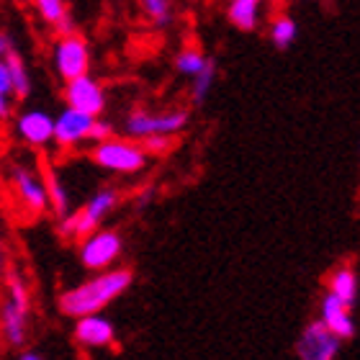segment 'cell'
<instances>
[{"label": "cell", "instance_id": "5", "mask_svg": "<svg viewBox=\"0 0 360 360\" xmlns=\"http://www.w3.org/2000/svg\"><path fill=\"white\" fill-rule=\"evenodd\" d=\"M52 68L62 80H70V77H77V75H83V72H90L88 39L80 37V34H75V31L60 34L57 41H54V46H52Z\"/></svg>", "mask_w": 360, "mask_h": 360}, {"label": "cell", "instance_id": "7", "mask_svg": "<svg viewBox=\"0 0 360 360\" xmlns=\"http://www.w3.org/2000/svg\"><path fill=\"white\" fill-rule=\"evenodd\" d=\"M188 127V111L175 108L167 113H147V111H131L124 121V131L129 139H144L152 134H180Z\"/></svg>", "mask_w": 360, "mask_h": 360}, {"label": "cell", "instance_id": "16", "mask_svg": "<svg viewBox=\"0 0 360 360\" xmlns=\"http://www.w3.org/2000/svg\"><path fill=\"white\" fill-rule=\"evenodd\" d=\"M263 3L265 0H229L226 18L234 29L255 31L260 23V13H263Z\"/></svg>", "mask_w": 360, "mask_h": 360}, {"label": "cell", "instance_id": "28", "mask_svg": "<svg viewBox=\"0 0 360 360\" xmlns=\"http://www.w3.org/2000/svg\"><path fill=\"white\" fill-rule=\"evenodd\" d=\"M18 358H21V360H44L46 355H41L39 350H23V353L18 355Z\"/></svg>", "mask_w": 360, "mask_h": 360}, {"label": "cell", "instance_id": "19", "mask_svg": "<svg viewBox=\"0 0 360 360\" xmlns=\"http://www.w3.org/2000/svg\"><path fill=\"white\" fill-rule=\"evenodd\" d=\"M44 188H46V201H49V209L57 214V217H65L70 211V195L68 188L62 186V180L57 178L52 167L44 170Z\"/></svg>", "mask_w": 360, "mask_h": 360}, {"label": "cell", "instance_id": "24", "mask_svg": "<svg viewBox=\"0 0 360 360\" xmlns=\"http://www.w3.org/2000/svg\"><path fill=\"white\" fill-rule=\"evenodd\" d=\"M142 142H144L142 147L147 150V155H167V152L173 150V136H170V134L144 136Z\"/></svg>", "mask_w": 360, "mask_h": 360}, {"label": "cell", "instance_id": "4", "mask_svg": "<svg viewBox=\"0 0 360 360\" xmlns=\"http://www.w3.org/2000/svg\"><path fill=\"white\" fill-rule=\"evenodd\" d=\"M116 203H119L116 188H101L98 193L90 195V201L80 211L60 217V234L70 237V240H83L85 234H90L93 229L101 226V221L116 209Z\"/></svg>", "mask_w": 360, "mask_h": 360}, {"label": "cell", "instance_id": "20", "mask_svg": "<svg viewBox=\"0 0 360 360\" xmlns=\"http://www.w3.org/2000/svg\"><path fill=\"white\" fill-rule=\"evenodd\" d=\"M214 80H217V60L209 57L206 65L191 77V83H193V88H191V101H193L195 105L206 103V98H209L211 88H214Z\"/></svg>", "mask_w": 360, "mask_h": 360}, {"label": "cell", "instance_id": "6", "mask_svg": "<svg viewBox=\"0 0 360 360\" xmlns=\"http://www.w3.org/2000/svg\"><path fill=\"white\" fill-rule=\"evenodd\" d=\"M121 252H124V240L116 229H93L80 240V263L93 273L111 268Z\"/></svg>", "mask_w": 360, "mask_h": 360}, {"label": "cell", "instance_id": "17", "mask_svg": "<svg viewBox=\"0 0 360 360\" xmlns=\"http://www.w3.org/2000/svg\"><path fill=\"white\" fill-rule=\"evenodd\" d=\"M327 291L335 293L340 301H345L347 307L355 309V304H358V273H355L353 265H340V268L332 270Z\"/></svg>", "mask_w": 360, "mask_h": 360}, {"label": "cell", "instance_id": "9", "mask_svg": "<svg viewBox=\"0 0 360 360\" xmlns=\"http://www.w3.org/2000/svg\"><path fill=\"white\" fill-rule=\"evenodd\" d=\"M11 188H13L15 198L21 201L23 211H29L31 217H41L49 209L44 180L39 178L29 165L11 167Z\"/></svg>", "mask_w": 360, "mask_h": 360}, {"label": "cell", "instance_id": "18", "mask_svg": "<svg viewBox=\"0 0 360 360\" xmlns=\"http://www.w3.org/2000/svg\"><path fill=\"white\" fill-rule=\"evenodd\" d=\"M8 68V77H11V88H13V98H26L31 93V75L23 57L18 54V49H11V52L3 57Z\"/></svg>", "mask_w": 360, "mask_h": 360}, {"label": "cell", "instance_id": "13", "mask_svg": "<svg viewBox=\"0 0 360 360\" xmlns=\"http://www.w3.org/2000/svg\"><path fill=\"white\" fill-rule=\"evenodd\" d=\"M52 127L54 119L49 113L41 108H29L15 119V136L34 150H44L46 144H52Z\"/></svg>", "mask_w": 360, "mask_h": 360}, {"label": "cell", "instance_id": "23", "mask_svg": "<svg viewBox=\"0 0 360 360\" xmlns=\"http://www.w3.org/2000/svg\"><path fill=\"white\" fill-rule=\"evenodd\" d=\"M139 6L147 15H150L155 26H170L173 23V6H170V0H139Z\"/></svg>", "mask_w": 360, "mask_h": 360}, {"label": "cell", "instance_id": "15", "mask_svg": "<svg viewBox=\"0 0 360 360\" xmlns=\"http://www.w3.org/2000/svg\"><path fill=\"white\" fill-rule=\"evenodd\" d=\"M34 8H37L39 18L52 26L57 34H68V31H75V21L70 15V8L65 0H31Z\"/></svg>", "mask_w": 360, "mask_h": 360}, {"label": "cell", "instance_id": "29", "mask_svg": "<svg viewBox=\"0 0 360 360\" xmlns=\"http://www.w3.org/2000/svg\"><path fill=\"white\" fill-rule=\"evenodd\" d=\"M3 263H6V252H3V245H0V273H3Z\"/></svg>", "mask_w": 360, "mask_h": 360}, {"label": "cell", "instance_id": "27", "mask_svg": "<svg viewBox=\"0 0 360 360\" xmlns=\"http://www.w3.org/2000/svg\"><path fill=\"white\" fill-rule=\"evenodd\" d=\"M11 49H15L13 44V37L8 34V31H0V57H6Z\"/></svg>", "mask_w": 360, "mask_h": 360}, {"label": "cell", "instance_id": "2", "mask_svg": "<svg viewBox=\"0 0 360 360\" xmlns=\"http://www.w3.org/2000/svg\"><path fill=\"white\" fill-rule=\"evenodd\" d=\"M29 316H31V296L18 273H11L6 278V299L0 304V335L8 347H23L29 335Z\"/></svg>", "mask_w": 360, "mask_h": 360}, {"label": "cell", "instance_id": "25", "mask_svg": "<svg viewBox=\"0 0 360 360\" xmlns=\"http://www.w3.org/2000/svg\"><path fill=\"white\" fill-rule=\"evenodd\" d=\"M111 124H105V121H101V116H96V121H93V127H90V134H88V142L96 144V142H103V139H108L111 136Z\"/></svg>", "mask_w": 360, "mask_h": 360}, {"label": "cell", "instance_id": "26", "mask_svg": "<svg viewBox=\"0 0 360 360\" xmlns=\"http://www.w3.org/2000/svg\"><path fill=\"white\" fill-rule=\"evenodd\" d=\"M13 111V96L6 93V90H0V121H6Z\"/></svg>", "mask_w": 360, "mask_h": 360}, {"label": "cell", "instance_id": "11", "mask_svg": "<svg viewBox=\"0 0 360 360\" xmlns=\"http://www.w3.org/2000/svg\"><path fill=\"white\" fill-rule=\"evenodd\" d=\"M342 347V340L332 335L319 319L307 324V330L301 332L299 342H296V355L301 360H335Z\"/></svg>", "mask_w": 360, "mask_h": 360}, {"label": "cell", "instance_id": "14", "mask_svg": "<svg viewBox=\"0 0 360 360\" xmlns=\"http://www.w3.org/2000/svg\"><path fill=\"white\" fill-rule=\"evenodd\" d=\"M319 322L338 335L342 342L355 338V322H353V307H347L345 301H340L335 293H324L319 301Z\"/></svg>", "mask_w": 360, "mask_h": 360}, {"label": "cell", "instance_id": "21", "mask_svg": "<svg viewBox=\"0 0 360 360\" xmlns=\"http://www.w3.org/2000/svg\"><path fill=\"white\" fill-rule=\"evenodd\" d=\"M268 37L270 41L278 46V49H288V46L296 41V37H299V23L293 21L291 15H276L273 21H270V29H268Z\"/></svg>", "mask_w": 360, "mask_h": 360}, {"label": "cell", "instance_id": "22", "mask_svg": "<svg viewBox=\"0 0 360 360\" xmlns=\"http://www.w3.org/2000/svg\"><path fill=\"white\" fill-rule=\"evenodd\" d=\"M206 54L201 49H195V46H186V49H180L178 57H175V70H178L183 77H193L198 70L206 65Z\"/></svg>", "mask_w": 360, "mask_h": 360}, {"label": "cell", "instance_id": "10", "mask_svg": "<svg viewBox=\"0 0 360 360\" xmlns=\"http://www.w3.org/2000/svg\"><path fill=\"white\" fill-rule=\"evenodd\" d=\"M93 121H96V116H90V113H83V111H75V108L65 105V108L54 116L52 142L65 152L75 150V147H80L83 142H88Z\"/></svg>", "mask_w": 360, "mask_h": 360}, {"label": "cell", "instance_id": "30", "mask_svg": "<svg viewBox=\"0 0 360 360\" xmlns=\"http://www.w3.org/2000/svg\"><path fill=\"white\" fill-rule=\"evenodd\" d=\"M18 3H31V0H18Z\"/></svg>", "mask_w": 360, "mask_h": 360}, {"label": "cell", "instance_id": "3", "mask_svg": "<svg viewBox=\"0 0 360 360\" xmlns=\"http://www.w3.org/2000/svg\"><path fill=\"white\" fill-rule=\"evenodd\" d=\"M90 160L96 162L98 167H103L108 173H119V175H134L142 173L147 167V150L142 144L131 142V139H103V142H96L93 150H90Z\"/></svg>", "mask_w": 360, "mask_h": 360}, {"label": "cell", "instance_id": "12", "mask_svg": "<svg viewBox=\"0 0 360 360\" xmlns=\"http://www.w3.org/2000/svg\"><path fill=\"white\" fill-rule=\"evenodd\" d=\"M72 340L83 350H101V347H111L113 340H116V327L108 316L96 314H85L75 319V332H72Z\"/></svg>", "mask_w": 360, "mask_h": 360}, {"label": "cell", "instance_id": "1", "mask_svg": "<svg viewBox=\"0 0 360 360\" xmlns=\"http://www.w3.org/2000/svg\"><path fill=\"white\" fill-rule=\"evenodd\" d=\"M134 276L129 268H105L98 270L96 278L83 281L80 285L70 288L60 296V311L65 316H85V314H96V311H103L108 304L119 299L121 293L129 291Z\"/></svg>", "mask_w": 360, "mask_h": 360}, {"label": "cell", "instance_id": "8", "mask_svg": "<svg viewBox=\"0 0 360 360\" xmlns=\"http://www.w3.org/2000/svg\"><path fill=\"white\" fill-rule=\"evenodd\" d=\"M65 105L75 111L101 116L105 111V90L90 72L65 80Z\"/></svg>", "mask_w": 360, "mask_h": 360}]
</instances>
